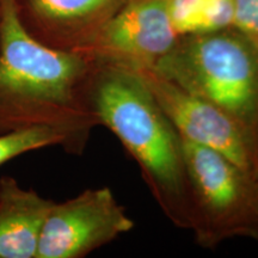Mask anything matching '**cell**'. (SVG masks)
<instances>
[{
    "instance_id": "cell-9",
    "label": "cell",
    "mask_w": 258,
    "mask_h": 258,
    "mask_svg": "<svg viewBox=\"0 0 258 258\" xmlns=\"http://www.w3.org/2000/svg\"><path fill=\"white\" fill-rule=\"evenodd\" d=\"M11 176L0 177V258H36L42 226L53 206Z\"/></svg>"
},
{
    "instance_id": "cell-12",
    "label": "cell",
    "mask_w": 258,
    "mask_h": 258,
    "mask_svg": "<svg viewBox=\"0 0 258 258\" xmlns=\"http://www.w3.org/2000/svg\"><path fill=\"white\" fill-rule=\"evenodd\" d=\"M233 25L258 43V0H232Z\"/></svg>"
},
{
    "instance_id": "cell-3",
    "label": "cell",
    "mask_w": 258,
    "mask_h": 258,
    "mask_svg": "<svg viewBox=\"0 0 258 258\" xmlns=\"http://www.w3.org/2000/svg\"><path fill=\"white\" fill-rule=\"evenodd\" d=\"M201 97L243 132L258 159V43L231 27L179 37L152 69Z\"/></svg>"
},
{
    "instance_id": "cell-5",
    "label": "cell",
    "mask_w": 258,
    "mask_h": 258,
    "mask_svg": "<svg viewBox=\"0 0 258 258\" xmlns=\"http://www.w3.org/2000/svg\"><path fill=\"white\" fill-rule=\"evenodd\" d=\"M135 227L108 186L86 189L53 203L38 240L36 258H82Z\"/></svg>"
},
{
    "instance_id": "cell-11",
    "label": "cell",
    "mask_w": 258,
    "mask_h": 258,
    "mask_svg": "<svg viewBox=\"0 0 258 258\" xmlns=\"http://www.w3.org/2000/svg\"><path fill=\"white\" fill-rule=\"evenodd\" d=\"M50 146H61L64 150L63 134L48 125H29L0 134V166L31 151Z\"/></svg>"
},
{
    "instance_id": "cell-8",
    "label": "cell",
    "mask_w": 258,
    "mask_h": 258,
    "mask_svg": "<svg viewBox=\"0 0 258 258\" xmlns=\"http://www.w3.org/2000/svg\"><path fill=\"white\" fill-rule=\"evenodd\" d=\"M128 0H16L19 21L37 41L83 53Z\"/></svg>"
},
{
    "instance_id": "cell-10",
    "label": "cell",
    "mask_w": 258,
    "mask_h": 258,
    "mask_svg": "<svg viewBox=\"0 0 258 258\" xmlns=\"http://www.w3.org/2000/svg\"><path fill=\"white\" fill-rule=\"evenodd\" d=\"M169 14L182 36L217 31L233 25L232 0H169Z\"/></svg>"
},
{
    "instance_id": "cell-1",
    "label": "cell",
    "mask_w": 258,
    "mask_h": 258,
    "mask_svg": "<svg viewBox=\"0 0 258 258\" xmlns=\"http://www.w3.org/2000/svg\"><path fill=\"white\" fill-rule=\"evenodd\" d=\"M95 60L48 47L25 30L16 0H0V134L48 125L80 156L99 125L90 98Z\"/></svg>"
},
{
    "instance_id": "cell-4",
    "label": "cell",
    "mask_w": 258,
    "mask_h": 258,
    "mask_svg": "<svg viewBox=\"0 0 258 258\" xmlns=\"http://www.w3.org/2000/svg\"><path fill=\"white\" fill-rule=\"evenodd\" d=\"M191 228L207 249L235 237L258 239V184L249 171L209 148L182 139Z\"/></svg>"
},
{
    "instance_id": "cell-13",
    "label": "cell",
    "mask_w": 258,
    "mask_h": 258,
    "mask_svg": "<svg viewBox=\"0 0 258 258\" xmlns=\"http://www.w3.org/2000/svg\"><path fill=\"white\" fill-rule=\"evenodd\" d=\"M251 175H252L254 180H256L257 184H258V159H257V161H256V164H254L253 170H252V172H251Z\"/></svg>"
},
{
    "instance_id": "cell-7",
    "label": "cell",
    "mask_w": 258,
    "mask_h": 258,
    "mask_svg": "<svg viewBox=\"0 0 258 258\" xmlns=\"http://www.w3.org/2000/svg\"><path fill=\"white\" fill-rule=\"evenodd\" d=\"M180 138L224 154L241 169L252 172L254 156L243 132L220 109L190 93L153 70L134 71Z\"/></svg>"
},
{
    "instance_id": "cell-2",
    "label": "cell",
    "mask_w": 258,
    "mask_h": 258,
    "mask_svg": "<svg viewBox=\"0 0 258 258\" xmlns=\"http://www.w3.org/2000/svg\"><path fill=\"white\" fill-rule=\"evenodd\" d=\"M90 98L99 125L114 133L137 161L164 214L177 227L190 231L182 138L143 78L134 71L95 60Z\"/></svg>"
},
{
    "instance_id": "cell-6",
    "label": "cell",
    "mask_w": 258,
    "mask_h": 258,
    "mask_svg": "<svg viewBox=\"0 0 258 258\" xmlns=\"http://www.w3.org/2000/svg\"><path fill=\"white\" fill-rule=\"evenodd\" d=\"M179 37L169 0H128L80 54L125 70H152Z\"/></svg>"
}]
</instances>
